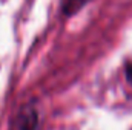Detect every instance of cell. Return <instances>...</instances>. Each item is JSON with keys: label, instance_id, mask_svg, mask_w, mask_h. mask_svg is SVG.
Segmentation results:
<instances>
[{"label": "cell", "instance_id": "obj_1", "mask_svg": "<svg viewBox=\"0 0 132 130\" xmlns=\"http://www.w3.org/2000/svg\"><path fill=\"white\" fill-rule=\"evenodd\" d=\"M37 127V112L32 107H23L15 116L11 130H35Z\"/></svg>", "mask_w": 132, "mask_h": 130}, {"label": "cell", "instance_id": "obj_2", "mask_svg": "<svg viewBox=\"0 0 132 130\" xmlns=\"http://www.w3.org/2000/svg\"><path fill=\"white\" fill-rule=\"evenodd\" d=\"M86 0H65L63 3V11L66 14H74L77 9H80V6L85 3Z\"/></svg>", "mask_w": 132, "mask_h": 130}, {"label": "cell", "instance_id": "obj_3", "mask_svg": "<svg viewBox=\"0 0 132 130\" xmlns=\"http://www.w3.org/2000/svg\"><path fill=\"white\" fill-rule=\"evenodd\" d=\"M126 78L129 80V83L132 84V63L126 66Z\"/></svg>", "mask_w": 132, "mask_h": 130}]
</instances>
